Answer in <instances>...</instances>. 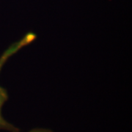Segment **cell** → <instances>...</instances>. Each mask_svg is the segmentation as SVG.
I'll return each instance as SVG.
<instances>
[{"label": "cell", "instance_id": "6da1fadb", "mask_svg": "<svg viewBox=\"0 0 132 132\" xmlns=\"http://www.w3.org/2000/svg\"><path fill=\"white\" fill-rule=\"evenodd\" d=\"M35 39H36V35L35 33L28 32L19 40L11 44L0 56V73L5 63L10 57L13 56L15 54H16L21 48L31 44ZM7 100H8L7 91L4 87L0 86V130L7 131L9 132H19V129L18 128L15 127L9 122H7L2 116V109Z\"/></svg>", "mask_w": 132, "mask_h": 132}, {"label": "cell", "instance_id": "7a4b0ae2", "mask_svg": "<svg viewBox=\"0 0 132 132\" xmlns=\"http://www.w3.org/2000/svg\"><path fill=\"white\" fill-rule=\"evenodd\" d=\"M29 132H53L50 129L47 128H34L32 130H31Z\"/></svg>", "mask_w": 132, "mask_h": 132}]
</instances>
